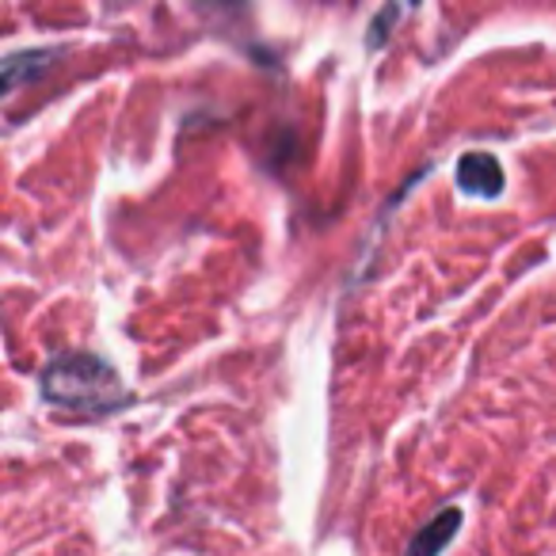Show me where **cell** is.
<instances>
[{"mask_svg": "<svg viewBox=\"0 0 556 556\" xmlns=\"http://www.w3.org/2000/svg\"><path fill=\"white\" fill-rule=\"evenodd\" d=\"M39 386L50 404H62V408L73 412H108L123 396L115 370L103 358L85 355V351H70V355L50 358Z\"/></svg>", "mask_w": 556, "mask_h": 556, "instance_id": "obj_1", "label": "cell"}, {"mask_svg": "<svg viewBox=\"0 0 556 556\" xmlns=\"http://www.w3.org/2000/svg\"><path fill=\"white\" fill-rule=\"evenodd\" d=\"M58 54H62V50L47 47V50H24V54L0 58V100H4V96H12L16 88L39 80L42 73L58 62Z\"/></svg>", "mask_w": 556, "mask_h": 556, "instance_id": "obj_2", "label": "cell"}, {"mask_svg": "<svg viewBox=\"0 0 556 556\" xmlns=\"http://www.w3.org/2000/svg\"><path fill=\"white\" fill-rule=\"evenodd\" d=\"M457 184H462V191H469V194H480V199H495V194L503 191L500 161H495V156H488V153L462 156V164H457Z\"/></svg>", "mask_w": 556, "mask_h": 556, "instance_id": "obj_3", "label": "cell"}, {"mask_svg": "<svg viewBox=\"0 0 556 556\" xmlns=\"http://www.w3.org/2000/svg\"><path fill=\"white\" fill-rule=\"evenodd\" d=\"M457 526H462V510H442L434 522H427L424 530L412 538V545H408V556H439L442 548H446V541L457 533Z\"/></svg>", "mask_w": 556, "mask_h": 556, "instance_id": "obj_4", "label": "cell"}]
</instances>
